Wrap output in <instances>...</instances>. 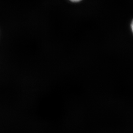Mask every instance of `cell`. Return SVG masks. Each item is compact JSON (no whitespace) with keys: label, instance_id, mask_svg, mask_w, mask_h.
<instances>
[{"label":"cell","instance_id":"1","mask_svg":"<svg viewBox=\"0 0 133 133\" xmlns=\"http://www.w3.org/2000/svg\"><path fill=\"white\" fill-rule=\"evenodd\" d=\"M70 1H71L72 2H78L81 1V0H70Z\"/></svg>","mask_w":133,"mask_h":133},{"label":"cell","instance_id":"2","mask_svg":"<svg viewBox=\"0 0 133 133\" xmlns=\"http://www.w3.org/2000/svg\"><path fill=\"white\" fill-rule=\"evenodd\" d=\"M131 28H132V31H133V20L132 22V24H131Z\"/></svg>","mask_w":133,"mask_h":133}]
</instances>
